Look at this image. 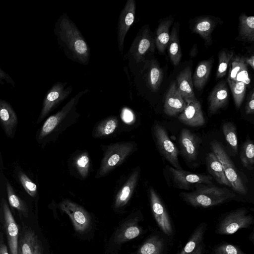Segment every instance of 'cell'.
<instances>
[{"label":"cell","mask_w":254,"mask_h":254,"mask_svg":"<svg viewBox=\"0 0 254 254\" xmlns=\"http://www.w3.org/2000/svg\"><path fill=\"white\" fill-rule=\"evenodd\" d=\"M54 33L58 44L69 60L83 65L90 61L89 47L82 33L67 13H63L56 21Z\"/></svg>","instance_id":"cell-1"},{"label":"cell","mask_w":254,"mask_h":254,"mask_svg":"<svg viewBox=\"0 0 254 254\" xmlns=\"http://www.w3.org/2000/svg\"><path fill=\"white\" fill-rule=\"evenodd\" d=\"M89 92L85 89L78 92L56 113L49 117L37 131L36 140L43 145L55 141L59 135L76 122L80 114L76 106L80 98Z\"/></svg>","instance_id":"cell-2"},{"label":"cell","mask_w":254,"mask_h":254,"mask_svg":"<svg viewBox=\"0 0 254 254\" xmlns=\"http://www.w3.org/2000/svg\"><path fill=\"white\" fill-rule=\"evenodd\" d=\"M155 45V41L149 26L146 25L142 27L125 55L129 68L133 75L139 73L145 63L150 61L148 57L154 52Z\"/></svg>","instance_id":"cell-3"},{"label":"cell","mask_w":254,"mask_h":254,"mask_svg":"<svg viewBox=\"0 0 254 254\" xmlns=\"http://www.w3.org/2000/svg\"><path fill=\"white\" fill-rule=\"evenodd\" d=\"M180 196L193 207L207 208L229 201L235 196V194L225 188L204 186L192 191L182 192Z\"/></svg>","instance_id":"cell-4"},{"label":"cell","mask_w":254,"mask_h":254,"mask_svg":"<svg viewBox=\"0 0 254 254\" xmlns=\"http://www.w3.org/2000/svg\"><path fill=\"white\" fill-rule=\"evenodd\" d=\"M133 141L120 142L105 146L103 157L96 175L99 178L107 176L121 165L135 150Z\"/></svg>","instance_id":"cell-5"},{"label":"cell","mask_w":254,"mask_h":254,"mask_svg":"<svg viewBox=\"0 0 254 254\" xmlns=\"http://www.w3.org/2000/svg\"><path fill=\"white\" fill-rule=\"evenodd\" d=\"M211 145L212 152L221 163L225 175L230 184L231 188L240 194H246L247 189L224 148L216 140H213Z\"/></svg>","instance_id":"cell-6"},{"label":"cell","mask_w":254,"mask_h":254,"mask_svg":"<svg viewBox=\"0 0 254 254\" xmlns=\"http://www.w3.org/2000/svg\"><path fill=\"white\" fill-rule=\"evenodd\" d=\"M253 217L245 208H240L226 215L217 226L220 235H231L239 230L247 228L253 223Z\"/></svg>","instance_id":"cell-7"},{"label":"cell","mask_w":254,"mask_h":254,"mask_svg":"<svg viewBox=\"0 0 254 254\" xmlns=\"http://www.w3.org/2000/svg\"><path fill=\"white\" fill-rule=\"evenodd\" d=\"M67 82H57L48 91L44 98L41 111L36 123H41L71 93V85Z\"/></svg>","instance_id":"cell-8"},{"label":"cell","mask_w":254,"mask_h":254,"mask_svg":"<svg viewBox=\"0 0 254 254\" xmlns=\"http://www.w3.org/2000/svg\"><path fill=\"white\" fill-rule=\"evenodd\" d=\"M153 134L157 147L162 155L172 167L182 169L179 161L178 149L170 138L165 128L156 123L153 127Z\"/></svg>","instance_id":"cell-9"},{"label":"cell","mask_w":254,"mask_h":254,"mask_svg":"<svg viewBox=\"0 0 254 254\" xmlns=\"http://www.w3.org/2000/svg\"><path fill=\"white\" fill-rule=\"evenodd\" d=\"M60 208L69 217L76 231L83 233L89 228L90 216L82 206L66 199L60 203Z\"/></svg>","instance_id":"cell-10"},{"label":"cell","mask_w":254,"mask_h":254,"mask_svg":"<svg viewBox=\"0 0 254 254\" xmlns=\"http://www.w3.org/2000/svg\"><path fill=\"white\" fill-rule=\"evenodd\" d=\"M174 186L178 189L189 190L194 185H210L213 178L209 175L195 174L192 172L169 167Z\"/></svg>","instance_id":"cell-11"},{"label":"cell","mask_w":254,"mask_h":254,"mask_svg":"<svg viewBox=\"0 0 254 254\" xmlns=\"http://www.w3.org/2000/svg\"><path fill=\"white\" fill-rule=\"evenodd\" d=\"M136 3L134 0H127L119 15L117 24L118 49L122 55L127 33L133 24L135 16Z\"/></svg>","instance_id":"cell-12"},{"label":"cell","mask_w":254,"mask_h":254,"mask_svg":"<svg viewBox=\"0 0 254 254\" xmlns=\"http://www.w3.org/2000/svg\"><path fill=\"white\" fill-rule=\"evenodd\" d=\"M3 225L7 240L9 254H18L19 228L6 200L1 202Z\"/></svg>","instance_id":"cell-13"},{"label":"cell","mask_w":254,"mask_h":254,"mask_svg":"<svg viewBox=\"0 0 254 254\" xmlns=\"http://www.w3.org/2000/svg\"><path fill=\"white\" fill-rule=\"evenodd\" d=\"M149 198L152 212L160 228L167 236L173 233V228L168 213L155 190L150 187Z\"/></svg>","instance_id":"cell-14"},{"label":"cell","mask_w":254,"mask_h":254,"mask_svg":"<svg viewBox=\"0 0 254 254\" xmlns=\"http://www.w3.org/2000/svg\"><path fill=\"white\" fill-rule=\"evenodd\" d=\"M181 153L189 161H195L197 157L200 139L189 129L183 128L179 136Z\"/></svg>","instance_id":"cell-15"},{"label":"cell","mask_w":254,"mask_h":254,"mask_svg":"<svg viewBox=\"0 0 254 254\" xmlns=\"http://www.w3.org/2000/svg\"><path fill=\"white\" fill-rule=\"evenodd\" d=\"M140 169L136 167L128 176L126 181L118 191L115 199L114 207L119 209L128 202L137 186Z\"/></svg>","instance_id":"cell-16"},{"label":"cell","mask_w":254,"mask_h":254,"mask_svg":"<svg viewBox=\"0 0 254 254\" xmlns=\"http://www.w3.org/2000/svg\"><path fill=\"white\" fill-rule=\"evenodd\" d=\"M0 125L7 137L13 138L18 125L17 116L11 105L0 99Z\"/></svg>","instance_id":"cell-17"},{"label":"cell","mask_w":254,"mask_h":254,"mask_svg":"<svg viewBox=\"0 0 254 254\" xmlns=\"http://www.w3.org/2000/svg\"><path fill=\"white\" fill-rule=\"evenodd\" d=\"M136 75H141L147 87L154 92L160 87L163 72L157 62L151 59L145 63L142 70Z\"/></svg>","instance_id":"cell-18"},{"label":"cell","mask_w":254,"mask_h":254,"mask_svg":"<svg viewBox=\"0 0 254 254\" xmlns=\"http://www.w3.org/2000/svg\"><path fill=\"white\" fill-rule=\"evenodd\" d=\"M187 103L179 92L176 82H172L166 95L164 112L168 116H175L181 114Z\"/></svg>","instance_id":"cell-19"},{"label":"cell","mask_w":254,"mask_h":254,"mask_svg":"<svg viewBox=\"0 0 254 254\" xmlns=\"http://www.w3.org/2000/svg\"><path fill=\"white\" fill-rule=\"evenodd\" d=\"M178 120L189 127H198L204 125L205 120L200 102L197 100L187 104L183 111L178 116Z\"/></svg>","instance_id":"cell-20"},{"label":"cell","mask_w":254,"mask_h":254,"mask_svg":"<svg viewBox=\"0 0 254 254\" xmlns=\"http://www.w3.org/2000/svg\"><path fill=\"white\" fill-rule=\"evenodd\" d=\"M228 89L225 81H221L214 87L208 98V113L212 115L224 108L228 100Z\"/></svg>","instance_id":"cell-21"},{"label":"cell","mask_w":254,"mask_h":254,"mask_svg":"<svg viewBox=\"0 0 254 254\" xmlns=\"http://www.w3.org/2000/svg\"><path fill=\"white\" fill-rule=\"evenodd\" d=\"M176 85L187 104L197 100L193 92L191 71L190 67H186L178 75Z\"/></svg>","instance_id":"cell-22"},{"label":"cell","mask_w":254,"mask_h":254,"mask_svg":"<svg viewBox=\"0 0 254 254\" xmlns=\"http://www.w3.org/2000/svg\"><path fill=\"white\" fill-rule=\"evenodd\" d=\"M245 57L236 56L231 60V66L227 79L242 81L249 84L251 81L248 76V65L245 61Z\"/></svg>","instance_id":"cell-23"},{"label":"cell","mask_w":254,"mask_h":254,"mask_svg":"<svg viewBox=\"0 0 254 254\" xmlns=\"http://www.w3.org/2000/svg\"><path fill=\"white\" fill-rule=\"evenodd\" d=\"M119 125V119L116 116H109L98 122L92 131L94 138L109 136L116 130Z\"/></svg>","instance_id":"cell-24"},{"label":"cell","mask_w":254,"mask_h":254,"mask_svg":"<svg viewBox=\"0 0 254 254\" xmlns=\"http://www.w3.org/2000/svg\"><path fill=\"white\" fill-rule=\"evenodd\" d=\"M206 166L209 173L219 184L231 188L221 163L213 152L208 153L206 157Z\"/></svg>","instance_id":"cell-25"},{"label":"cell","mask_w":254,"mask_h":254,"mask_svg":"<svg viewBox=\"0 0 254 254\" xmlns=\"http://www.w3.org/2000/svg\"><path fill=\"white\" fill-rule=\"evenodd\" d=\"M213 61L209 59L200 62L197 65L192 78V83L197 90L206 84L210 74Z\"/></svg>","instance_id":"cell-26"},{"label":"cell","mask_w":254,"mask_h":254,"mask_svg":"<svg viewBox=\"0 0 254 254\" xmlns=\"http://www.w3.org/2000/svg\"><path fill=\"white\" fill-rule=\"evenodd\" d=\"M172 20L167 19L162 21L157 27L155 45L159 52L164 53L168 46L170 40L169 28Z\"/></svg>","instance_id":"cell-27"},{"label":"cell","mask_w":254,"mask_h":254,"mask_svg":"<svg viewBox=\"0 0 254 254\" xmlns=\"http://www.w3.org/2000/svg\"><path fill=\"white\" fill-rule=\"evenodd\" d=\"M215 23L209 17H203L197 20L194 24L193 30L199 35L206 44L212 43L211 34L214 28Z\"/></svg>","instance_id":"cell-28"},{"label":"cell","mask_w":254,"mask_h":254,"mask_svg":"<svg viewBox=\"0 0 254 254\" xmlns=\"http://www.w3.org/2000/svg\"><path fill=\"white\" fill-rule=\"evenodd\" d=\"M38 239L35 232L27 229L22 234L18 243V254H34Z\"/></svg>","instance_id":"cell-29"},{"label":"cell","mask_w":254,"mask_h":254,"mask_svg":"<svg viewBox=\"0 0 254 254\" xmlns=\"http://www.w3.org/2000/svg\"><path fill=\"white\" fill-rule=\"evenodd\" d=\"M140 228L133 222L124 224L115 236V242L121 244L134 239L141 233Z\"/></svg>","instance_id":"cell-30"},{"label":"cell","mask_w":254,"mask_h":254,"mask_svg":"<svg viewBox=\"0 0 254 254\" xmlns=\"http://www.w3.org/2000/svg\"><path fill=\"white\" fill-rule=\"evenodd\" d=\"M239 35L243 39L254 42V17L242 14L239 17Z\"/></svg>","instance_id":"cell-31"},{"label":"cell","mask_w":254,"mask_h":254,"mask_svg":"<svg viewBox=\"0 0 254 254\" xmlns=\"http://www.w3.org/2000/svg\"><path fill=\"white\" fill-rule=\"evenodd\" d=\"M206 224H200L193 231L180 254H191L199 246L206 230Z\"/></svg>","instance_id":"cell-32"},{"label":"cell","mask_w":254,"mask_h":254,"mask_svg":"<svg viewBox=\"0 0 254 254\" xmlns=\"http://www.w3.org/2000/svg\"><path fill=\"white\" fill-rule=\"evenodd\" d=\"M168 46L170 60L173 64L176 66L179 64L181 61L182 53L178 31L175 25L170 34V40Z\"/></svg>","instance_id":"cell-33"},{"label":"cell","mask_w":254,"mask_h":254,"mask_svg":"<svg viewBox=\"0 0 254 254\" xmlns=\"http://www.w3.org/2000/svg\"><path fill=\"white\" fill-rule=\"evenodd\" d=\"M6 189L8 202L10 206L16 209L20 214L27 217L28 208L26 203L17 195L8 181L6 182Z\"/></svg>","instance_id":"cell-34"},{"label":"cell","mask_w":254,"mask_h":254,"mask_svg":"<svg viewBox=\"0 0 254 254\" xmlns=\"http://www.w3.org/2000/svg\"><path fill=\"white\" fill-rule=\"evenodd\" d=\"M73 165L78 175L83 179L86 178L88 175L90 166L88 152L82 151L76 155L73 159Z\"/></svg>","instance_id":"cell-35"},{"label":"cell","mask_w":254,"mask_h":254,"mask_svg":"<svg viewBox=\"0 0 254 254\" xmlns=\"http://www.w3.org/2000/svg\"><path fill=\"white\" fill-rule=\"evenodd\" d=\"M240 159L243 166L250 170L254 168V144L252 140H247L243 144L240 151Z\"/></svg>","instance_id":"cell-36"},{"label":"cell","mask_w":254,"mask_h":254,"mask_svg":"<svg viewBox=\"0 0 254 254\" xmlns=\"http://www.w3.org/2000/svg\"><path fill=\"white\" fill-rule=\"evenodd\" d=\"M163 247L162 240L157 236H153L142 244L137 254H161Z\"/></svg>","instance_id":"cell-37"},{"label":"cell","mask_w":254,"mask_h":254,"mask_svg":"<svg viewBox=\"0 0 254 254\" xmlns=\"http://www.w3.org/2000/svg\"><path fill=\"white\" fill-rule=\"evenodd\" d=\"M236 107L239 108L243 101L246 91V85L240 81L227 79Z\"/></svg>","instance_id":"cell-38"},{"label":"cell","mask_w":254,"mask_h":254,"mask_svg":"<svg viewBox=\"0 0 254 254\" xmlns=\"http://www.w3.org/2000/svg\"><path fill=\"white\" fill-rule=\"evenodd\" d=\"M222 130L227 142L235 153L238 152V138L235 126L231 122H226L222 126Z\"/></svg>","instance_id":"cell-39"},{"label":"cell","mask_w":254,"mask_h":254,"mask_svg":"<svg viewBox=\"0 0 254 254\" xmlns=\"http://www.w3.org/2000/svg\"><path fill=\"white\" fill-rule=\"evenodd\" d=\"M233 57V52L220 51L218 55V66L216 74V78L223 77Z\"/></svg>","instance_id":"cell-40"},{"label":"cell","mask_w":254,"mask_h":254,"mask_svg":"<svg viewBox=\"0 0 254 254\" xmlns=\"http://www.w3.org/2000/svg\"><path fill=\"white\" fill-rule=\"evenodd\" d=\"M17 178L26 192L31 197L36 196L38 189L36 184L22 171L17 173Z\"/></svg>","instance_id":"cell-41"},{"label":"cell","mask_w":254,"mask_h":254,"mask_svg":"<svg viewBox=\"0 0 254 254\" xmlns=\"http://www.w3.org/2000/svg\"><path fill=\"white\" fill-rule=\"evenodd\" d=\"M213 254H246L236 246L225 243L216 246L213 250Z\"/></svg>","instance_id":"cell-42"},{"label":"cell","mask_w":254,"mask_h":254,"mask_svg":"<svg viewBox=\"0 0 254 254\" xmlns=\"http://www.w3.org/2000/svg\"><path fill=\"white\" fill-rule=\"evenodd\" d=\"M246 114L247 115L253 114L254 113V92L252 90L249 95L245 106Z\"/></svg>","instance_id":"cell-43"},{"label":"cell","mask_w":254,"mask_h":254,"mask_svg":"<svg viewBox=\"0 0 254 254\" xmlns=\"http://www.w3.org/2000/svg\"><path fill=\"white\" fill-rule=\"evenodd\" d=\"M3 81L10 84L13 87H15V83L12 79L0 67V84H3Z\"/></svg>","instance_id":"cell-44"},{"label":"cell","mask_w":254,"mask_h":254,"mask_svg":"<svg viewBox=\"0 0 254 254\" xmlns=\"http://www.w3.org/2000/svg\"><path fill=\"white\" fill-rule=\"evenodd\" d=\"M34 254H43V248L40 241L38 240L34 251Z\"/></svg>","instance_id":"cell-45"},{"label":"cell","mask_w":254,"mask_h":254,"mask_svg":"<svg viewBox=\"0 0 254 254\" xmlns=\"http://www.w3.org/2000/svg\"><path fill=\"white\" fill-rule=\"evenodd\" d=\"M245 61L247 65L249 64L253 69L254 68V56L253 55L248 58H245Z\"/></svg>","instance_id":"cell-46"},{"label":"cell","mask_w":254,"mask_h":254,"mask_svg":"<svg viewBox=\"0 0 254 254\" xmlns=\"http://www.w3.org/2000/svg\"><path fill=\"white\" fill-rule=\"evenodd\" d=\"M0 254H9L7 246L2 242L0 244Z\"/></svg>","instance_id":"cell-47"},{"label":"cell","mask_w":254,"mask_h":254,"mask_svg":"<svg viewBox=\"0 0 254 254\" xmlns=\"http://www.w3.org/2000/svg\"><path fill=\"white\" fill-rule=\"evenodd\" d=\"M191 254H203L202 247L201 246H198Z\"/></svg>","instance_id":"cell-48"}]
</instances>
